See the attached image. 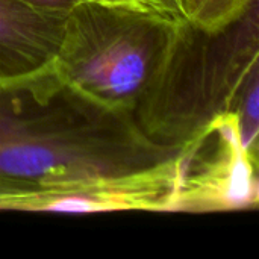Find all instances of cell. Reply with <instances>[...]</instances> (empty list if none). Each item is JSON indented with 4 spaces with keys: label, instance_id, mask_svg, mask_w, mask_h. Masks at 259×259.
<instances>
[{
    "label": "cell",
    "instance_id": "cell-1",
    "mask_svg": "<svg viewBox=\"0 0 259 259\" xmlns=\"http://www.w3.org/2000/svg\"><path fill=\"white\" fill-rule=\"evenodd\" d=\"M182 153L153 143L132 114L105 109L52 65L0 82V190L147 168Z\"/></svg>",
    "mask_w": 259,
    "mask_h": 259
},
{
    "label": "cell",
    "instance_id": "cell-2",
    "mask_svg": "<svg viewBox=\"0 0 259 259\" xmlns=\"http://www.w3.org/2000/svg\"><path fill=\"white\" fill-rule=\"evenodd\" d=\"M258 5L217 32L187 18L175 24L167 55L132 114L147 138L190 150L214 118L238 111L259 80Z\"/></svg>",
    "mask_w": 259,
    "mask_h": 259
},
{
    "label": "cell",
    "instance_id": "cell-3",
    "mask_svg": "<svg viewBox=\"0 0 259 259\" xmlns=\"http://www.w3.org/2000/svg\"><path fill=\"white\" fill-rule=\"evenodd\" d=\"M176 23L144 9L87 0L67 12L53 68L90 102L134 114L167 55Z\"/></svg>",
    "mask_w": 259,
    "mask_h": 259
},
{
    "label": "cell",
    "instance_id": "cell-4",
    "mask_svg": "<svg viewBox=\"0 0 259 259\" xmlns=\"http://www.w3.org/2000/svg\"><path fill=\"white\" fill-rule=\"evenodd\" d=\"M184 155L123 175H99L24 188L0 190V211L91 214L173 212Z\"/></svg>",
    "mask_w": 259,
    "mask_h": 259
},
{
    "label": "cell",
    "instance_id": "cell-5",
    "mask_svg": "<svg viewBox=\"0 0 259 259\" xmlns=\"http://www.w3.org/2000/svg\"><path fill=\"white\" fill-rule=\"evenodd\" d=\"M185 162L173 212H229L259 203L258 152L243 147L237 112L219 115Z\"/></svg>",
    "mask_w": 259,
    "mask_h": 259
},
{
    "label": "cell",
    "instance_id": "cell-6",
    "mask_svg": "<svg viewBox=\"0 0 259 259\" xmlns=\"http://www.w3.org/2000/svg\"><path fill=\"white\" fill-rule=\"evenodd\" d=\"M67 12L38 11L18 0H0V82L30 76L52 65Z\"/></svg>",
    "mask_w": 259,
    "mask_h": 259
},
{
    "label": "cell",
    "instance_id": "cell-7",
    "mask_svg": "<svg viewBox=\"0 0 259 259\" xmlns=\"http://www.w3.org/2000/svg\"><path fill=\"white\" fill-rule=\"evenodd\" d=\"M255 3L259 0H182L187 20L209 32L229 26Z\"/></svg>",
    "mask_w": 259,
    "mask_h": 259
},
{
    "label": "cell",
    "instance_id": "cell-8",
    "mask_svg": "<svg viewBox=\"0 0 259 259\" xmlns=\"http://www.w3.org/2000/svg\"><path fill=\"white\" fill-rule=\"evenodd\" d=\"M140 3L149 12L158 14L161 17H165L175 21H181L187 18L184 14L182 0H140Z\"/></svg>",
    "mask_w": 259,
    "mask_h": 259
},
{
    "label": "cell",
    "instance_id": "cell-9",
    "mask_svg": "<svg viewBox=\"0 0 259 259\" xmlns=\"http://www.w3.org/2000/svg\"><path fill=\"white\" fill-rule=\"evenodd\" d=\"M23 5L47 12H68L74 6L87 2V0H18Z\"/></svg>",
    "mask_w": 259,
    "mask_h": 259
},
{
    "label": "cell",
    "instance_id": "cell-10",
    "mask_svg": "<svg viewBox=\"0 0 259 259\" xmlns=\"http://www.w3.org/2000/svg\"><path fill=\"white\" fill-rule=\"evenodd\" d=\"M103 3H109V5H118V6H129V8H138V9H144V6L140 3V0H99ZM147 11V9H144Z\"/></svg>",
    "mask_w": 259,
    "mask_h": 259
}]
</instances>
